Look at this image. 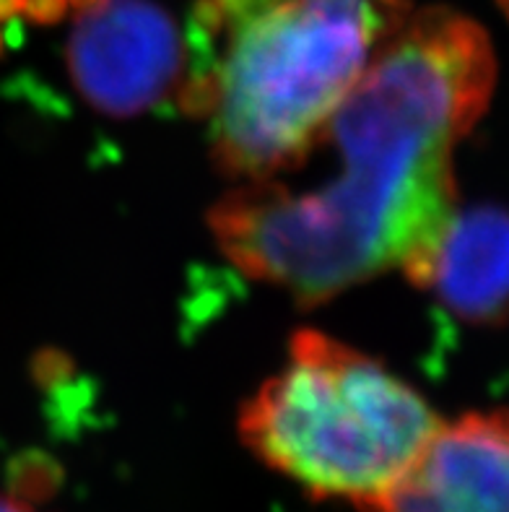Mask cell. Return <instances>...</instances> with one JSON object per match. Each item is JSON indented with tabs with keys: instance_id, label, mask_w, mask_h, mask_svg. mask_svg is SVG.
Instances as JSON below:
<instances>
[{
	"instance_id": "cell-6",
	"label": "cell",
	"mask_w": 509,
	"mask_h": 512,
	"mask_svg": "<svg viewBox=\"0 0 509 512\" xmlns=\"http://www.w3.org/2000/svg\"><path fill=\"white\" fill-rule=\"evenodd\" d=\"M471 325L509 323V214L478 206L455 211L434 255L429 284Z\"/></svg>"
},
{
	"instance_id": "cell-1",
	"label": "cell",
	"mask_w": 509,
	"mask_h": 512,
	"mask_svg": "<svg viewBox=\"0 0 509 512\" xmlns=\"http://www.w3.org/2000/svg\"><path fill=\"white\" fill-rule=\"evenodd\" d=\"M494 76L481 24L411 11L294 167L239 182L208 211L221 253L304 307L393 268L426 286L458 211L452 156Z\"/></svg>"
},
{
	"instance_id": "cell-9",
	"label": "cell",
	"mask_w": 509,
	"mask_h": 512,
	"mask_svg": "<svg viewBox=\"0 0 509 512\" xmlns=\"http://www.w3.org/2000/svg\"><path fill=\"white\" fill-rule=\"evenodd\" d=\"M26 0H0V19H11L16 13L24 11Z\"/></svg>"
},
{
	"instance_id": "cell-5",
	"label": "cell",
	"mask_w": 509,
	"mask_h": 512,
	"mask_svg": "<svg viewBox=\"0 0 509 512\" xmlns=\"http://www.w3.org/2000/svg\"><path fill=\"white\" fill-rule=\"evenodd\" d=\"M367 512H509V411L439 424Z\"/></svg>"
},
{
	"instance_id": "cell-2",
	"label": "cell",
	"mask_w": 509,
	"mask_h": 512,
	"mask_svg": "<svg viewBox=\"0 0 509 512\" xmlns=\"http://www.w3.org/2000/svg\"><path fill=\"white\" fill-rule=\"evenodd\" d=\"M411 11L408 0H198L211 60L187 71L180 99L206 120L221 175L294 167Z\"/></svg>"
},
{
	"instance_id": "cell-4",
	"label": "cell",
	"mask_w": 509,
	"mask_h": 512,
	"mask_svg": "<svg viewBox=\"0 0 509 512\" xmlns=\"http://www.w3.org/2000/svg\"><path fill=\"white\" fill-rule=\"evenodd\" d=\"M65 63L73 86L99 115H143L185 86L180 24L154 0H91L73 11Z\"/></svg>"
},
{
	"instance_id": "cell-8",
	"label": "cell",
	"mask_w": 509,
	"mask_h": 512,
	"mask_svg": "<svg viewBox=\"0 0 509 512\" xmlns=\"http://www.w3.org/2000/svg\"><path fill=\"white\" fill-rule=\"evenodd\" d=\"M0 512H39L37 507L29 505L16 494H0Z\"/></svg>"
},
{
	"instance_id": "cell-7",
	"label": "cell",
	"mask_w": 509,
	"mask_h": 512,
	"mask_svg": "<svg viewBox=\"0 0 509 512\" xmlns=\"http://www.w3.org/2000/svg\"><path fill=\"white\" fill-rule=\"evenodd\" d=\"M24 11L39 24H52L71 11V0H26Z\"/></svg>"
},
{
	"instance_id": "cell-3",
	"label": "cell",
	"mask_w": 509,
	"mask_h": 512,
	"mask_svg": "<svg viewBox=\"0 0 509 512\" xmlns=\"http://www.w3.org/2000/svg\"><path fill=\"white\" fill-rule=\"evenodd\" d=\"M442 419L419 390L364 351L294 333L289 359L239 411V440L265 468L317 497L367 512Z\"/></svg>"
}]
</instances>
